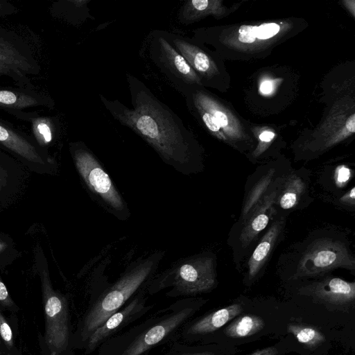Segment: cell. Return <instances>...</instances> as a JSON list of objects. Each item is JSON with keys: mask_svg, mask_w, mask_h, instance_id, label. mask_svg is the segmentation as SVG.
Masks as SVG:
<instances>
[{"mask_svg": "<svg viewBox=\"0 0 355 355\" xmlns=\"http://www.w3.org/2000/svg\"><path fill=\"white\" fill-rule=\"evenodd\" d=\"M44 343L50 355H72L73 333L67 299L42 280Z\"/></svg>", "mask_w": 355, "mask_h": 355, "instance_id": "ba28073f", "label": "cell"}, {"mask_svg": "<svg viewBox=\"0 0 355 355\" xmlns=\"http://www.w3.org/2000/svg\"><path fill=\"white\" fill-rule=\"evenodd\" d=\"M51 101L34 92L32 89H0V108L6 111H21V109L33 106L50 107Z\"/></svg>", "mask_w": 355, "mask_h": 355, "instance_id": "ffe728a7", "label": "cell"}, {"mask_svg": "<svg viewBox=\"0 0 355 355\" xmlns=\"http://www.w3.org/2000/svg\"><path fill=\"white\" fill-rule=\"evenodd\" d=\"M288 331L296 338L301 343L309 347H316L325 340L324 336L318 330L309 326L290 324Z\"/></svg>", "mask_w": 355, "mask_h": 355, "instance_id": "cb8c5ba5", "label": "cell"}, {"mask_svg": "<svg viewBox=\"0 0 355 355\" xmlns=\"http://www.w3.org/2000/svg\"><path fill=\"white\" fill-rule=\"evenodd\" d=\"M148 54L169 83L184 98L203 87L194 70L171 44L167 31L156 30L150 33Z\"/></svg>", "mask_w": 355, "mask_h": 355, "instance_id": "52a82bcc", "label": "cell"}, {"mask_svg": "<svg viewBox=\"0 0 355 355\" xmlns=\"http://www.w3.org/2000/svg\"><path fill=\"white\" fill-rule=\"evenodd\" d=\"M16 117L28 120L31 124L34 137L42 146L49 145L55 135V123L47 116H37V113H23L21 111H9Z\"/></svg>", "mask_w": 355, "mask_h": 355, "instance_id": "44dd1931", "label": "cell"}, {"mask_svg": "<svg viewBox=\"0 0 355 355\" xmlns=\"http://www.w3.org/2000/svg\"><path fill=\"white\" fill-rule=\"evenodd\" d=\"M2 353H3L2 341H1V339L0 338V355H1Z\"/></svg>", "mask_w": 355, "mask_h": 355, "instance_id": "e575fe53", "label": "cell"}, {"mask_svg": "<svg viewBox=\"0 0 355 355\" xmlns=\"http://www.w3.org/2000/svg\"><path fill=\"white\" fill-rule=\"evenodd\" d=\"M0 338L9 351L14 348L13 334L10 326L0 311Z\"/></svg>", "mask_w": 355, "mask_h": 355, "instance_id": "484cf974", "label": "cell"}, {"mask_svg": "<svg viewBox=\"0 0 355 355\" xmlns=\"http://www.w3.org/2000/svg\"><path fill=\"white\" fill-rule=\"evenodd\" d=\"M338 202L343 207L354 209L355 207V187H352L351 189L338 198Z\"/></svg>", "mask_w": 355, "mask_h": 355, "instance_id": "83f0119b", "label": "cell"}, {"mask_svg": "<svg viewBox=\"0 0 355 355\" xmlns=\"http://www.w3.org/2000/svg\"><path fill=\"white\" fill-rule=\"evenodd\" d=\"M309 181L303 173L288 172L284 177L276 197L274 209L275 216H285L290 211L300 207L305 197H308Z\"/></svg>", "mask_w": 355, "mask_h": 355, "instance_id": "5bb4252c", "label": "cell"}, {"mask_svg": "<svg viewBox=\"0 0 355 355\" xmlns=\"http://www.w3.org/2000/svg\"><path fill=\"white\" fill-rule=\"evenodd\" d=\"M275 137V133L272 131H263L259 135L260 141L263 144L270 142Z\"/></svg>", "mask_w": 355, "mask_h": 355, "instance_id": "f546056e", "label": "cell"}, {"mask_svg": "<svg viewBox=\"0 0 355 355\" xmlns=\"http://www.w3.org/2000/svg\"><path fill=\"white\" fill-rule=\"evenodd\" d=\"M146 293V286L94 330L85 344L84 354L89 355L93 353L108 338L118 334L121 330L149 312L154 305L147 303Z\"/></svg>", "mask_w": 355, "mask_h": 355, "instance_id": "9c48e42d", "label": "cell"}, {"mask_svg": "<svg viewBox=\"0 0 355 355\" xmlns=\"http://www.w3.org/2000/svg\"><path fill=\"white\" fill-rule=\"evenodd\" d=\"M0 144L27 161L40 164L45 163L30 139L1 118Z\"/></svg>", "mask_w": 355, "mask_h": 355, "instance_id": "ac0fdd59", "label": "cell"}, {"mask_svg": "<svg viewBox=\"0 0 355 355\" xmlns=\"http://www.w3.org/2000/svg\"><path fill=\"white\" fill-rule=\"evenodd\" d=\"M186 98L210 113L227 137L238 139L241 137L236 119L203 87L196 90L184 98Z\"/></svg>", "mask_w": 355, "mask_h": 355, "instance_id": "9a60e30c", "label": "cell"}, {"mask_svg": "<svg viewBox=\"0 0 355 355\" xmlns=\"http://www.w3.org/2000/svg\"><path fill=\"white\" fill-rule=\"evenodd\" d=\"M176 50L184 58L201 80L202 85L212 82L218 69L212 57L189 37L167 32Z\"/></svg>", "mask_w": 355, "mask_h": 355, "instance_id": "7c38bea8", "label": "cell"}, {"mask_svg": "<svg viewBox=\"0 0 355 355\" xmlns=\"http://www.w3.org/2000/svg\"><path fill=\"white\" fill-rule=\"evenodd\" d=\"M162 355H215V353L207 349L174 341L170 349Z\"/></svg>", "mask_w": 355, "mask_h": 355, "instance_id": "d4e9b609", "label": "cell"}, {"mask_svg": "<svg viewBox=\"0 0 355 355\" xmlns=\"http://www.w3.org/2000/svg\"><path fill=\"white\" fill-rule=\"evenodd\" d=\"M1 184V174H0V185Z\"/></svg>", "mask_w": 355, "mask_h": 355, "instance_id": "d590c367", "label": "cell"}, {"mask_svg": "<svg viewBox=\"0 0 355 355\" xmlns=\"http://www.w3.org/2000/svg\"><path fill=\"white\" fill-rule=\"evenodd\" d=\"M0 306L9 311H17V308L10 296L7 288L0 279Z\"/></svg>", "mask_w": 355, "mask_h": 355, "instance_id": "4316f807", "label": "cell"}, {"mask_svg": "<svg viewBox=\"0 0 355 355\" xmlns=\"http://www.w3.org/2000/svg\"><path fill=\"white\" fill-rule=\"evenodd\" d=\"M70 151L91 196L117 218L127 220L130 213L125 201L92 151L82 141L71 144Z\"/></svg>", "mask_w": 355, "mask_h": 355, "instance_id": "5b68a950", "label": "cell"}, {"mask_svg": "<svg viewBox=\"0 0 355 355\" xmlns=\"http://www.w3.org/2000/svg\"><path fill=\"white\" fill-rule=\"evenodd\" d=\"M39 68L27 50H22L14 40L0 31V76H8L20 87L31 89H28V86L32 87L28 76L39 73Z\"/></svg>", "mask_w": 355, "mask_h": 355, "instance_id": "30bf717a", "label": "cell"}, {"mask_svg": "<svg viewBox=\"0 0 355 355\" xmlns=\"http://www.w3.org/2000/svg\"><path fill=\"white\" fill-rule=\"evenodd\" d=\"M216 257L211 252L186 258L154 276L146 286V292L153 295L170 288L165 295L178 297L209 291L216 284Z\"/></svg>", "mask_w": 355, "mask_h": 355, "instance_id": "277c9868", "label": "cell"}, {"mask_svg": "<svg viewBox=\"0 0 355 355\" xmlns=\"http://www.w3.org/2000/svg\"><path fill=\"white\" fill-rule=\"evenodd\" d=\"M218 1L209 0H189L179 10L178 19L180 24L189 25L217 11Z\"/></svg>", "mask_w": 355, "mask_h": 355, "instance_id": "7402d4cb", "label": "cell"}, {"mask_svg": "<svg viewBox=\"0 0 355 355\" xmlns=\"http://www.w3.org/2000/svg\"><path fill=\"white\" fill-rule=\"evenodd\" d=\"M286 221L285 216H279L271 223L261 241L255 247L248 261V279L253 280L266 263L280 236Z\"/></svg>", "mask_w": 355, "mask_h": 355, "instance_id": "e0dca14e", "label": "cell"}, {"mask_svg": "<svg viewBox=\"0 0 355 355\" xmlns=\"http://www.w3.org/2000/svg\"><path fill=\"white\" fill-rule=\"evenodd\" d=\"M132 107L100 95L114 119L143 139L162 161L189 175L202 168L200 146L182 119L137 77L126 74Z\"/></svg>", "mask_w": 355, "mask_h": 355, "instance_id": "6da1fadb", "label": "cell"}, {"mask_svg": "<svg viewBox=\"0 0 355 355\" xmlns=\"http://www.w3.org/2000/svg\"><path fill=\"white\" fill-rule=\"evenodd\" d=\"M286 172L279 175L276 168H270L263 172L261 175L250 187L244 198L239 223L242 225L249 217L263 196L275 183Z\"/></svg>", "mask_w": 355, "mask_h": 355, "instance_id": "d6986e66", "label": "cell"}, {"mask_svg": "<svg viewBox=\"0 0 355 355\" xmlns=\"http://www.w3.org/2000/svg\"><path fill=\"white\" fill-rule=\"evenodd\" d=\"M273 89L272 83L270 80L263 81L260 86V92L263 94H269Z\"/></svg>", "mask_w": 355, "mask_h": 355, "instance_id": "4dcf8cb0", "label": "cell"}, {"mask_svg": "<svg viewBox=\"0 0 355 355\" xmlns=\"http://www.w3.org/2000/svg\"><path fill=\"white\" fill-rule=\"evenodd\" d=\"M7 244L5 242L0 241V252L4 250Z\"/></svg>", "mask_w": 355, "mask_h": 355, "instance_id": "836d02e7", "label": "cell"}, {"mask_svg": "<svg viewBox=\"0 0 355 355\" xmlns=\"http://www.w3.org/2000/svg\"><path fill=\"white\" fill-rule=\"evenodd\" d=\"M307 290L315 297L331 304H345L355 299V283L329 277L313 282Z\"/></svg>", "mask_w": 355, "mask_h": 355, "instance_id": "2e32d148", "label": "cell"}, {"mask_svg": "<svg viewBox=\"0 0 355 355\" xmlns=\"http://www.w3.org/2000/svg\"><path fill=\"white\" fill-rule=\"evenodd\" d=\"M286 172L271 187L261 200L259 203L242 224L239 234V247L245 250L257 239L259 233L269 224L275 215L274 203L277 196L280 184Z\"/></svg>", "mask_w": 355, "mask_h": 355, "instance_id": "8fae6325", "label": "cell"}, {"mask_svg": "<svg viewBox=\"0 0 355 355\" xmlns=\"http://www.w3.org/2000/svg\"><path fill=\"white\" fill-rule=\"evenodd\" d=\"M202 304V300L196 298L179 299L144 321L108 338L98 347V355H145L174 340Z\"/></svg>", "mask_w": 355, "mask_h": 355, "instance_id": "7a4b0ae2", "label": "cell"}, {"mask_svg": "<svg viewBox=\"0 0 355 355\" xmlns=\"http://www.w3.org/2000/svg\"><path fill=\"white\" fill-rule=\"evenodd\" d=\"M278 351L275 347H268L257 349L248 355H277Z\"/></svg>", "mask_w": 355, "mask_h": 355, "instance_id": "f1b7e54d", "label": "cell"}, {"mask_svg": "<svg viewBox=\"0 0 355 355\" xmlns=\"http://www.w3.org/2000/svg\"><path fill=\"white\" fill-rule=\"evenodd\" d=\"M354 114H352L351 116L347 119L346 121L345 127L347 130V131L350 133H354L355 132V125H354Z\"/></svg>", "mask_w": 355, "mask_h": 355, "instance_id": "1f68e13d", "label": "cell"}, {"mask_svg": "<svg viewBox=\"0 0 355 355\" xmlns=\"http://www.w3.org/2000/svg\"><path fill=\"white\" fill-rule=\"evenodd\" d=\"M294 278L315 277L336 268L354 270L353 253L344 241L336 236H324L309 243L295 258Z\"/></svg>", "mask_w": 355, "mask_h": 355, "instance_id": "8992f818", "label": "cell"}, {"mask_svg": "<svg viewBox=\"0 0 355 355\" xmlns=\"http://www.w3.org/2000/svg\"><path fill=\"white\" fill-rule=\"evenodd\" d=\"M164 253L155 252L128 266L112 284L107 283L89 306L73 333V349H83L92 332L119 310L155 276Z\"/></svg>", "mask_w": 355, "mask_h": 355, "instance_id": "3957f363", "label": "cell"}, {"mask_svg": "<svg viewBox=\"0 0 355 355\" xmlns=\"http://www.w3.org/2000/svg\"><path fill=\"white\" fill-rule=\"evenodd\" d=\"M5 4H6L5 2L0 1V12L6 13Z\"/></svg>", "mask_w": 355, "mask_h": 355, "instance_id": "d6a6232c", "label": "cell"}, {"mask_svg": "<svg viewBox=\"0 0 355 355\" xmlns=\"http://www.w3.org/2000/svg\"><path fill=\"white\" fill-rule=\"evenodd\" d=\"M264 327L263 319L255 315H243L236 318L224 329L226 336L243 338L252 336Z\"/></svg>", "mask_w": 355, "mask_h": 355, "instance_id": "603a6c76", "label": "cell"}, {"mask_svg": "<svg viewBox=\"0 0 355 355\" xmlns=\"http://www.w3.org/2000/svg\"><path fill=\"white\" fill-rule=\"evenodd\" d=\"M242 312L239 304H233L205 315L200 318L187 321L180 334L187 341L200 339L224 326Z\"/></svg>", "mask_w": 355, "mask_h": 355, "instance_id": "4fadbf2b", "label": "cell"}]
</instances>
